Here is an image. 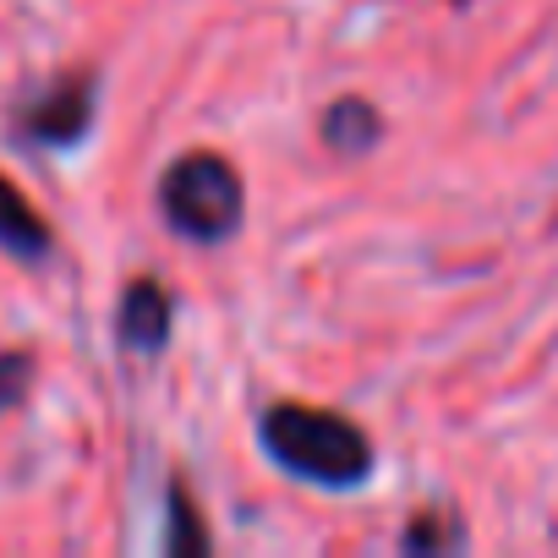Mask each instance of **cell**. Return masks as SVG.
<instances>
[{
    "mask_svg": "<svg viewBox=\"0 0 558 558\" xmlns=\"http://www.w3.org/2000/svg\"><path fill=\"white\" fill-rule=\"evenodd\" d=\"M170 509H175V514H170V525H175V531H170L165 553H208V531L197 525V514H192V504H186V493H181V487L170 493Z\"/></svg>",
    "mask_w": 558,
    "mask_h": 558,
    "instance_id": "7",
    "label": "cell"
},
{
    "mask_svg": "<svg viewBox=\"0 0 558 558\" xmlns=\"http://www.w3.org/2000/svg\"><path fill=\"white\" fill-rule=\"evenodd\" d=\"M170 318H175L170 291H159L154 279H132L121 296V313H116V335L126 351H159L170 340Z\"/></svg>",
    "mask_w": 558,
    "mask_h": 558,
    "instance_id": "4",
    "label": "cell"
},
{
    "mask_svg": "<svg viewBox=\"0 0 558 558\" xmlns=\"http://www.w3.org/2000/svg\"><path fill=\"white\" fill-rule=\"evenodd\" d=\"M263 449L274 465L318 487H362L373 476V438L351 416L296 400L263 411Z\"/></svg>",
    "mask_w": 558,
    "mask_h": 558,
    "instance_id": "1",
    "label": "cell"
},
{
    "mask_svg": "<svg viewBox=\"0 0 558 558\" xmlns=\"http://www.w3.org/2000/svg\"><path fill=\"white\" fill-rule=\"evenodd\" d=\"M0 246L17 257H45L50 252V225L39 219V208L0 175Z\"/></svg>",
    "mask_w": 558,
    "mask_h": 558,
    "instance_id": "5",
    "label": "cell"
},
{
    "mask_svg": "<svg viewBox=\"0 0 558 558\" xmlns=\"http://www.w3.org/2000/svg\"><path fill=\"white\" fill-rule=\"evenodd\" d=\"M159 214L175 235L214 246V241H230L241 230L246 186L225 154H181L159 181Z\"/></svg>",
    "mask_w": 558,
    "mask_h": 558,
    "instance_id": "2",
    "label": "cell"
},
{
    "mask_svg": "<svg viewBox=\"0 0 558 558\" xmlns=\"http://www.w3.org/2000/svg\"><path fill=\"white\" fill-rule=\"evenodd\" d=\"M88 121H94V83L88 77H61L17 116L23 137L39 148H72L77 137H88Z\"/></svg>",
    "mask_w": 558,
    "mask_h": 558,
    "instance_id": "3",
    "label": "cell"
},
{
    "mask_svg": "<svg viewBox=\"0 0 558 558\" xmlns=\"http://www.w3.org/2000/svg\"><path fill=\"white\" fill-rule=\"evenodd\" d=\"M400 547H405V553H438V547H460V531H454V525H444V514H416V520L405 525Z\"/></svg>",
    "mask_w": 558,
    "mask_h": 558,
    "instance_id": "8",
    "label": "cell"
},
{
    "mask_svg": "<svg viewBox=\"0 0 558 558\" xmlns=\"http://www.w3.org/2000/svg\"><path fill=\"white\" fill-rule=\"evenodd\" d=\"M28 378H34V356L28 351H7V356H0V411H12L28 395Z\"/></svg>",
    "mask_w": 558,
    "mask_h": 558,
    "instance_id": "9",
    "label": "cell"
},
{
    "mask_svg": "<svg viewBox=\"0 0 558 558\" xmlns=\"http://www.w3.org/2000/svg\"><path fill=\"white\" fill-rule=\"evenodd\" d=\"M378 137H384V121H378V110H373L367 99H340V105L324 110V143H329L340 159L367 154Z\"/></svg>",
    "mask_w": 558,
    "mask_h": 558,
    "instance_id": "6",
    "label": "cell"
}]
</instances>
